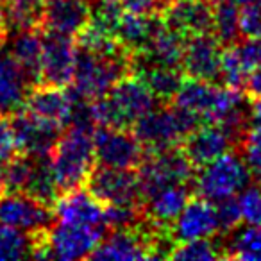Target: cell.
Returning a JSON list of instances; mask_svg holds the SVG:
<instances>
[{"instance_id":"obj_24","label":"cell","mask_w":261,"mask_h":261,"mask_svg":"<svg viewBox=\"0 0 261 261\" xmlns=\"http://www.w3.org/2000/svg\"><path fill=\"white\" fill-rule=\"evenodd\" d=\"M33 86L41 84V31L40 27L13 31L6 47Z\"/></svg>"},{"instance_id":"obj_23","label":"cell","mask_w":261,"mask_h":261,"mask_svg":"<svg viewBox=\"0 0 261 261\" xmlns=\"http://www.w3.org/2000/svg\"><path fill=\"white\" fill-rule=\"evenodd\" d=\"M193 197L192 182L190 185H174L158 190L143 200L145 218L158 225H170L181 215L190 199Z\"/></svg>"},{"instance_id":"obj_40","label":"cell","mask_w":261,"mask_h":261,"mask_svg":"<svg viewBox=\"0 0 261 261\" xmlns=\"http://www.w3.org/2000/svg\"><path fill=\"white\" fill-rule=\"evenodd\" d=\"M245 91L250 100H261V66H256L250 72L245 84Z\"/></svg>"},{"instance_id":"obj_30","label":"cell","mask_w":261,"mask_h":261,"mask_svg":"<svg viewBox=\"0 0 261 261\" xmlns=\"http://www.w3.org/2000/svg\"><path fill=\"white\" fill-rule=\"evenodd\" d=\"M250 65L243 58L240 41L232 45H225L222 50V61H220V83L232 90H245L247 79H249Z\"/></svg>"},{"instance_id":"obj_7","label":"cell","mask_w":261,"mask_h":261,"mask_svg":"<svg viewBox=\"0 0 261 261\" xmlns=\"http://www.w3.org/2000/svg\"><path fill=\"white\" fill-rule=\"evenodd\" d=\"M250 181H252V175L242 154L229 150L199 168V174L193 177L192 186L199 197L217 202V200L238 195L243 188L250 185Z\"/></svg>"},{"instance_id":"obj_4","label":"cell","mask_w":261,"mask_h":261,"mask_svg":"<svg viewBox=\"0 0 261 261\" xmlns=\"http://www.w3.org/2000/svg\"><path fill=\"white\" fill-rule=\"evenodd\" d=\"M129 73H133V54L122 45L109 50H88L77 45L75 73L70 86L95 100Z\"/></svg>"},{"instance_id":"obj_20","label":"cell","mask_w":261,"mask_h":261,"mask_svg":"<svg viewBox=\"0 0 261 261\" xmlns=\"http://www.w3.org/2000/svg\"><path fill=\"white\" fill-rule=\"evenodd\" d=\"M33 83L13 59L8 48H0V116L22 111Z\"/></svg>"},{"instance_id":"obj_1","label":"cell","mask_w":261,"mask_h":261,"mask_svg":"<svg viewBox=\"0 0 261 261\" xmlns=\"http://www.w3.org/2000/svg\"><path fill=\"white\" fill-rule=\"evenodd\" d=\"M161 104L136 73L120 79L102 97L91 100L95 125L133 129L136 120Z\"/></svg>"},{"instance_id":"obj_48","label":"cell","mask_w":261,"mask_h":261,"mask_svg":"<svg viewBox=\"0 0 261 261\" xmlns=\"http://www.w3.org/2000/svg\"><path fill=\"white\" fill-rule=\"evenodd\" d=\"M2 45H4V41H2V40H0V47H2Z\"/></svg>"},{"instance_id":"obj_14","label":"cell","mask_w":261,"mask_h":261,"mask_svg":"<svg viewBox=\"0 0 261 261\" xmlns=\"http://www.w3.org/2000/svg\"><path fill=\"white\" fill-rule=\"evenodd\" d=\"M234 147L238 149V140L222 123H200L181 143V149L195 168H202Z\"/></svg>"},{"instance_id":"obj_37","label":"cell","mask_w":261,"mask_h":261,"mask_svg":"<svg viewBox=\"0 0 261 261\" xmlns=\"http://www.w3.org/2000/svg\"><path fill=\"white\" fill-rule=\"evenodd\" d=\"M123 11L133 15H161L168 6V0H120Z\"/></svg>"},{"instance_id":"obj_49","label":"cell","mask_w":261,"mask_h":261,"mask_svg":"<svg viewBox=\"0 0 261 261\" xmlns=\"http://www.w3.org/2000/svg\"><path fill=\"white\" fill-rule=\"evenodd\" d=\"M168 2H172V0H168Z\"/></svg>"},{"instance_id":"obj_18","label":"cell","mask_w":261,"mask_h":261,"mask_svg":"<svg viewBox=\"0 0 261 261\" xmlns=\"http://www.w3.org/2000/svg\"><path fill=\"white\" fill-rule=\"evenodd\" d=\"M165 25L192 38L213 34V8L211 0H172L161 13Z\"/></svg>"},{"instance_id":"obj_41","label":"cell","mask_w":261,"mask_h":261,"mask_svg":"<svg viewBox=\"0 0 261 261\" xmlns=\"http://www.w3.org/2000/svg\"><path fill=\"white\" fill-rule=\"evenodd\" d=\"M250 127L261 129V100H252L250 104Z\"/></svg>"},{"instance_id":"obj_15","label":"cell","mask_w":261,"mask_h":261,"mask_svg":"<svg viewBox=\"0 0 261 261\" xmlns=\"http://www.w3.org/2000/svg\"><path fill=\"white\" fill-rule=\"evenodd\" d=\"M91 13L90 0H43L38 27L77 38L90 23Z\"/></svg>"},{"instance_id":"obj_3","label":"cell","mask_w":261,"mask_h":261,"mask_svg":"<svg viewBox=\"0 0 261 261\" xmlns=\"http://www.w3.org/2000/svg\"><path fill=\"white\" fill-rule=\"evenodd\" d=\"M93 130L83 125H68L61 133L50 152V163L61 193L84 188L97 167Z\"/></svg>"},{"instance_id":"obj_39","label":"cell","mask_w":261,"mask_h":261,"mask_svg":"<svg viewBox=\"0 0 261 261\" xmlns=\"http://www.w3.org/2000/svg\"><path fill=\"white\" fill-rule=\"evenodd\" d=\"M240 48H242L243 58L250 65V68L261 66V36L254 38H243L240 40Z\"/></svg>"},{"instance_id":"obj_32","label":"cell","mask_w":261,"mask_h":261,"mask_svg":"<svg viewBox=\"0 0 261 261\" xmlns=\"http://www.w3.org/2000/svg\"><path fill=\"white\" fill-rule=\"evenodd\" d=\"M224 257L222 247L211 238H197L188 242H179L168 254V259L177 261H213Z\"/></svg>"},{"instance_id":"obj_25","label":"cell","mask_w":261,"mask_h":261,"mask_svg":"<svg viewBox=\"0 0 261 261\" xmlns=\"http://www.w3.org/2000/svg\"><path fill=\"white\" fill-rule=\"evenodd\" d=\"M161 25H163L161 15L147 16L123 11L116 27V41L130 54H136L149 43Z\"/></svg>"},{"instance_id":"obj_33","label":"cell","mask_w":261,"mask_h":261,"mask_svg":"<svg viewBox=\"0 0 261 261\" xmlns=\"http://www.w3.org/2000/svg\"><path fill=\"white\" fill-rule=\"evenodd\" d=\"M238 150L256 182H261V129L249 127L238 145Z\"/></svg>"},{"instance_id":"obj_34","label":"cell","mask_w":261,"mask_h":261,"mask_svg":"<svg viewBox=\"0 0 261 261\" xmlns=\"http://www.w3.org/2000/svg\"><path fill=\"white\" fill-rule=\"evenodd\" d=\"M242 220L245 224L261 225V182L249 185L240 192L238 197Z\"/></svg>"},{"instance_id":"obj_45","label":"cell","mask_w":261,"mask_h":261,"mask_svg":"<svg viewBox=\"0 0 261 261\" xmlns=\"http://www.w3.org/2000/svg\"><path fill=\"white\" fill-rule=\"evenodd\" d=\"M97 2H104V4H109V2H120V0H97Z\"/></svg>"},{"instance_id":"obj_31","label":"cell","mask_w":261,"mask_h":261,"mask_svg":"<svg viewBox=\"0 0 261 261\" xmlns=\"http://www.w3.org/2000/svg\"><path fill=\"white\" fill-rule=\"evenodd\" d=\"M34 254V232L0 224V261L23 259Z\"/></svg>"},{"instance_id":"obj_28","label":"cell","mask_w":261,"mask_h":261,"mask_svg":"<svg viewBox=\"0 0 261 261\" xmlns=\"http://www.w3.org/2000/svg\"><path fill=\"white\" fill-rule=\"evenodd\" d=\"M133 73H136L147 84V88L160 102L174 100L175 93L185 81V72L181 68H172V66H142Z\"/></svg>"},{"instance_id":"obj_6","label":"cell","mask_w":261,"mask_h":261,"mask_svg":"<svg viewBox=\"0 0 261 261\" xmlns=\"http://www.w3.org/2000/svg\"><path fill=\"white\" fill-rule=\"evenodd\" d=\"M104 225H81L54 222L48 229L34 232V254L33 257L41 259H83L90 257L104 238Z\"/></svg>"},{"instance_id":"obj_42","label":"cell","mask_w":261,"mask_h":261,"mask_svg":"<svg viewBox=\"0 0 261 261\" xmlns=\"http://www.w3.org/2000/svg\"><path fill=\"white\" fill-rule=\"evenodd\" d=\"M8 34H9L8 25H6V20H4V16H2V11H0V40L4 41V43H6V40H8Z\"/></svg>"},{"instance_id":"obj_43","label":"cell","mask_w":261,"mask_h":261,"mask_svg":"<svg viewBox=\"0 0 261 261\" xmlns=\"http://www.w3.org/2000/svg\"><path fill=\"white\" fill-rule=\"evenodd\" d=\"M4 192V170H2V165H0V195Z\"/></svg>"},{"instance_id":"obj_46","label":"cell","mask_w":261,"mask_h":261,"mask_svg":"<svg viewBox=\"0 0 261 261\" xmlns=\"http://www.w3.org/2000/svg\"><path fill=\"white\" fill-rule=\"evenodd\" d=\"M31 2H34V4H41L43 0H31Z\"/></svg>"},{"instance_id":"obj_29","label":"cell","mask_w":261,"mask_h":261,"mask_svg":"<svg viewBox=\"0 0 261 261\" xmlns=\"http://www.w3.org/2000/svg\"><path fill=\"white\" fill-rule=\"evenodd\" d=\"M213 8V34L222 45L238 43L242 38V6L236 0H211Z\"/></svg>"},{"instance_id":"obj_35","label":"cell","mask_w":261,"mask_h":261,"mask_svg":"<svg viewBox=\"0 0 261 261\" xmlns=\"http://www.w3.org/2000/svg\"><path fill=\"white\" fill-rule=\"evenodd\" d=\"M215 210H217L218 218V234H227L232 229H236L242 224V211H240L238 199L234 197H227L215 202Z\"/></svg>"},{"instance_id":"obj_36","label":"cell","mask_w":261,"mask_h":261,"mask_svg":"<svg viewBox=\"0 0 261 261\" xmlns=\"http://www.w3.org/2000/svg\"><path fill=\"white\" fill-rule=\"evenodd\" d=\"M240 27H242V38L261 36V0L254 2V4L243 6Z\"/></svg>"},{"instance_id":"obj_16","label":"cell","mask_w":261,"mask_h":261,"mask_svg":"<svg viewBox=\"0 0 261 261\" xmlns=\"http://www.w3.org/2000/svg\"><path fill=\"white\" fill-rule=\"evenodd\" d=\"M224 45L215 34H199L186 38L181 68L185 75L193 79L220 83V61Z\"/></svg>"},{"instance_id":"obj_8","label":"cell","mask_w":261,"mask_h":261,"mask_svg":"<svg viewBox=\"0 0 261 261\" xmlns=\"http://www.w3.org/2000/svg\"><path fill=\"white\" fill-rule=\"evenodd\" d=\"M195 167L190 163L179 145L161 150H149L138 167L140 192L145 200L158 190L174 185H190L195 177Z\"/></svg>"},{"instance_id":"obj_47","label":"cell","mask_w":261,"mask_h":261,"mask_svg":"<svg viewBox=\"0 0 261 261\" xmlns=\"http://www.w3.org/2000/svg\"><path fill=\"white\" fill-rule=\"evenodd\" d=\"M4 2H8V0H0V4H4Z\"/></svg>"},{"instance_id":"obj_44","label":"cell","mask_w":261,"mask_h":261,"mask_svg":"<svg viewBox=\"0 0 261 261\" xmlns=\"http://www.w3.org/2000/svg\"><path fill=\"white\" fill-rule=\"evenodd\" d=\"M236 2H238L240 6H249V4H254V2H259V0H236Z\"/></svg>"},{"instance_id":"obj_12","label":"cell","mask_w":261,"mask_h":261,"mask_svg":"<svg viewBox=\"0 0 261 261\" xmlns=\"http://www.w3.org/2000/svg\"><path fill=\"white\" fill-rule=\"evenodd\" d=\"M54 210L48 204L23 192H2L0 195V224L27 232H40L54 224Z\"/></svg>"},{"instance_id":"obj_26","label":"cell","mask_w":261,"mask_h":261,"mask_svg":"<svg viewBox=\"0 0 261 261\" xmlns=\"http://www.w3.org/2000/svg\"><path fill=\"white\" fill-rule=\"evenodd\" d=\"M29 174H27V181L22 192L48 204V206H54L56 200L61 197V190H59L54 170H52L50 154H45V156H31L29 154Z\"/></svg>"},{"instance_id":"obj_17","label":"cell","mask_w":261,"mask_h":261,"mask_svg":"<svg viewBox=\"0 0 261 261\" xmlns=\"http://www.w3.org/2000/svg\"><path fill=\"white\" fill-rule=\"evenodd\" d=\"M218 234V218L215 202L195 197L190 199L186 207L170 224V236L175 243L197 238H213Z\"/></svg>"},{"instance_id":"obj_22","label":"cell","mask_w":261,"mask_h":261,"mask_svg":"<svg viewBox=\"0 0 261 261\" xmlns=\"http://www.w3.org/2000/svg\"><path fill=\"white\" fill-rule=\"evenodd\" d=\"M52 210H54V217L58 222L108 227L104 222V206L86 188L61 193Z\"/></svg>"},{"instance_id":"obj_21","label":"cell","mask_w":261,"mask_h":261,"mask_svg":"<svg viewBox=\"0 0 261 261\" xmlns=\"http://www.w3.org/2000/svg\"><path fill=\"white\" fill-rule=\"evenodd\" d=\"M23 109L45 120H50L65 129L70 125L72 118V97L68 86L61 88L45 83L38 84L29 91Z\"/></svg>"},{"instance_id":"obj_5","label":"cell","mask_w":261,"mask_h":261,"mask_svg":"<svg viewBox=\"0 0 261 261\" xmlns=\"http://www.w3.org/2000/svg\"><path fill=\"white\" fill-rule=\"evenodd\" d=\"M200 118L174 102H161L149 113L140 116L133 125L136 138L149 150H161L181 145L182 140L200 125Z\"/></svg>"},{"instance_id":"obj_19","label":"cell","mask_w":261,"mask_h":261,"mask_svg":"<svg viewBox=\"0 0 261 261\" xmlns=\"http://www.w3.org/2000/svg\"><path fill=\"white\" fill-rule=\"evenodd\" d=\"M186 36L163 25L156 31L150 41L140 52L133 54V72L142 66H172L181 68ZM182 70V68H181Z\"/></svg>"},{"instance_id":"obj_10","label":"cell","mask_w":261,"mask_h":261,"mask_svg":"<svg viewBox=\"0 0 261 261\" xmlns=\"http://www.w3.org/2000/svg\"><path fill=\"white\" fill-rule=\"evenodd\" d=\"M84 188L102 206L143 204L138 172L133 170V168H111L97 165L88 177Z\"/></svg>"},{"instance_id":"obj_11","label":"cell","mask_w":261,"mask_h":261,"mask_svg":"<svg viewBox=\"0 0 261 261\" xmlns=\"http://www.w3.org/2000/svg\"><path fill=\"white\" fill-rule=\"evenodd\" d=\"M75 59L77 41L73 36L41 31V83L70 86L75 73Z\"/></svg>"},{"instance_id":"obj_9","label":"cell","mask_w":261,"mask_h":261,"mask_svg":"<svg viewBox=\"0 0 261 261\" xmlns=\"http://www.w3.org/2000/svg\"><path fill=\"white\" fill-rule=\"evenodd\" d=\"M93 147L100 167L136 170L145 158V147L130 129L98 125L93 130Z\"/></svg>"},{"instance_id":"obj_2","label":"cell","mask_w":261,"mask_h":261,"mask_svg":"<svg viewBox=\"0 0 261 261\" xmlns=\"http://www.w3.org/2000/svg\"><path fill=\"white\" fill-rule=\"evenodd\" d=\"M172 102L197 115L202 123H224L250 108V98L243 90L193 77H185Z\"/></svg>"},{"instance_id":"obj_38","label":"cell","mask_w":261,"mask_h":261,"mask_svg":"<svg viewBox=\"0 0 261 261\" xmlns=\"http://www.w3.org/2000/svg\"><path fill=\"white\" fill-rule=\"evenodd\" d=\"M16 154L18 150H16L11 122L8 120V116H0V165L8 163Z\"/></svg>"},{"instance_id":"obj_13","label":"cell","mask_w":261,"mask_h":261,"mask_svg":"<svg viewBox=\"0 0 261 261\" xmlns=\"http://www.w3.org/2000/svg\"><path fill=\"white\" fill-rule=\"evenodd\" d=\"M9 118L18 154H31V156L50 154L63 133L61 125L41 118L27 109L15 113Z\"/></svg>"},{"instance_id":"obj_27","label":"cell","mask_w":261,"mask_h":261,"mask_svg":"<svg viewBox=\"0 0 261 261\" xmlns=\"http://www.w3.org/2000/svg\"><path fill=\"white\" fill-rule=\"evenodd\" d=\"M222 252L229 259L261 261V225L247 224L224 234Z\"/></svg>"}]
</instances>
